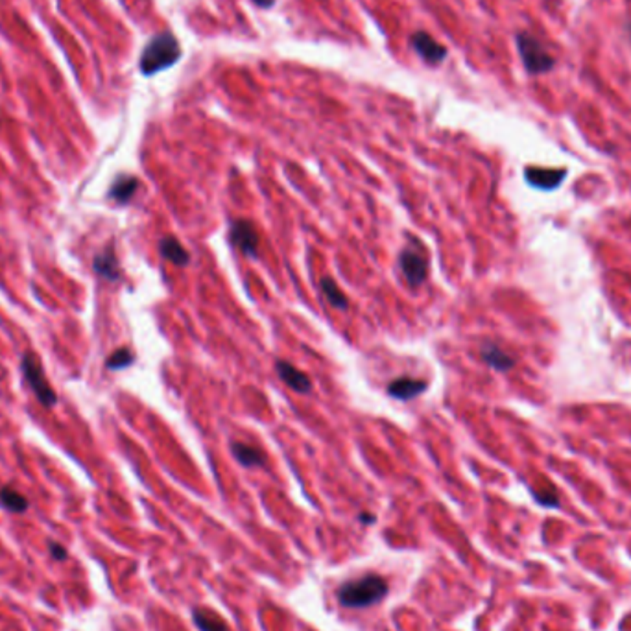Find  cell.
Segmentation results:
<instances>
[{"label":"cell","mask_w":631,"mask_h":631,"mask_svg":"<svg viewBox=\"0 0 631 631\" xmlns=\"http://www.w3.org/2000/svg\"><path fill=\"white\" fill-rule=\"evenodd\" d=\"M0 504L13 513H24L28 510V498L22 496L17 489L10 486H4L0 489Z\"/></svg>","instance_id":"cell-16"},{"label":"cell","mask_w":631,"mask_h":631,"mask_svg":"<svg viewBox=\"0 0 631 631\" xmlns=\"http://www.w3.org/2000/svg\"><path fill=\"white\" fill-rule=\"evenodd\" d=\"M360 521H364L366 524H371V523H375V517H373V515H369V513H362Z\"/></svg>","instance_id":"cell-22"},{"label":"cell","mask_w":631,"mask_h":631,"mask_svg":"<svg viewBox=\"0 0 631 631\" xmlns=\"http://www.w3.org/2000/svg\"><path fill=\"white\" fill-rule=\"evenodd\" d=\"M277 375H279L280 380H283L286 386H290L294 392H301V394L310 392V386H312V384H310V378H308L303 371H299L297 367L288 364V362L285 360L277 362Z\"/></svg>","instance_id":"cell-9"},{"label":"cell","mask_w":631,"mask_h":631,"mask_svg":"<svg viewBox=\"0 0 631 631\" xmlns=\"http://www.w3.org/2000/svg\"><path fill=\"white\" fill-rule=\"evenodd\" d=\"M410 44L412 49L417 52V56H421V60L426 61L428 65H439V63H443L445 58H447V49L437 43L430 33L426 32L412 33Z\"/></svg>","instance_id":"cell-6"},{"label":"cell","mask_w":631,"mask_h":631,"mask_svg":"<svg viewBox=\"0 0 631 631\" xmlns=\"http://www.w3.org/2000/svg\"><path fill=\"white\" fill-rule=\"evenodd\" d=\"M21 369L22 375L26 378L28 386L32 388L33 395L37 397V401L47 408H52V406L58 403V397H56L54 389L50 386V382L44 377L43 366H41V362H39V356L32 351H26L24 355H22V362H21Z\"/></svg>","instance_id":"cell-3"},{"label":"cell","mask_w":631,"mask_h":631,"mask_svg":"<svg viewBox=\"0 0 631 631\" xmlns=\"http://www.w3.org/2000/svg\"><path fill=\"white\" fill-rule=\"evenodd\" d=\"M49 548H50V554H52V557H54V560H58V561H65L67 556H69L65 548H63V546H61L60 543H56V541H50Z\"/></svg>","instance_id":"cell-20"},{"label":"cell","mask_w":631,"mask_h":631,"mask_svg":"<svg viewBox=\"0 0 631 631\" xmlns=\"http://www.w3.org/2000/svg\"><path fill=\"white\" fill-rule=\"evenodd\" d=\"M131 364H133V353L128 347H120V349H117L113 355L109 356L108 362H106V367L117 371V369H124V367L131 366Z\"/></svg>","instance_id":"cell-19"},{"label":"cell","mask_w":631,"mask_h":631,"mask_svg":"<svg viewBox=\"0 0 631 631\" xmlns=\"http://www.w3.org/2000/svg\"><path fill=\"white\" fill-rule=\"evenodd\" d=\"M482 358L486 364H489L491 367H495L498 371H506L513 366V358L510 355H506L504 351L498 349L496 346H487L482 349Z\"/></svg>","instance_id":"cell-17"},{"label":"cell","mask_w":631,"mask_h":631,"mask_svg":"<svg viewBox=\"0 0 631 631\" xmlns=\"http://www.w3.org/2000/svg\"><path fill=\"white\" fill-rule=\"evenodd\" d=\"M231 242L246 257L253 259L259 251V233L249 220H237L231 224Z\"/></svg>","instance_id":"cell-7"},{"label":"cell","mask_w":631,"mask_h":631,"mask_svg":"<svg viewBox=\"0 0 631 631\" xmlns=\"http://www.w3.org/2000/svg\"><path fill=\"white\" fill-rule=\"evenodd\" d=\"M233 456L244 467H257V465L264 464V454L248 443H233Z\"/></svg>","instance_id":"cell-15"},{"label":"cell","mask_w":631,"mask_h":631,"mask_svg":"<svg viewBox=\"0 0 631 631\" xmlns=\"http://www.w3.org/2000/svg\"><path fill=\"white\" fill-rule=\"evenodd\" d=\"M179 58H181V47L176 35L170 32L157 33L148 41L140 54V72L144 76H153L176 65Z\"/></svg>","instance_id":"cell-2"},{"label":"cell","mask_w":631,"mask_h":631,"mask_svg":"<svg viewBox=\"0 0 631 631\" xmlns=\"http://www.w3.org/2000/svg\"><path fill=\"white\" fill-rule=\"evenodd\" d=\"M321 290H323L327 301H329L333 307L338 308V310H346L347 297L344 296V292L338 288V285H336L330 277H323V279H321Z\"/></svg>","instance_id":"cell-18"},{"label":"cell","mask_w":631,"mask_h":631,"mask_svg":"<svg viewBox=\"0 0 631 631\" xmlns=\"http://www.w3.org/2000/svg\"><path fill=\"white\" fill-rule=\"evenodd\" d=\"M159 251L167 260H170L176 266H187L190 262L189 251L178 242V238L165 237L159 244Z\"/></svg>","instance_id":"cell-12"},{"label":"cell","mask_w":631,"mask_h":631,"mask_svg":"<svg viewBox=\"0 0 631 631\" xmlns=\"http://www.w3.org/2000/svg\"><path fill=\"white\" fill-rule=\"evenodd\" d=\"M137 189H139V179L133 178V176H119L109 189V198L120 203V205H124V203L131 201Z\"/></svg>","instance_id":"cell-11"},{"label":"cell","mask_w":631,"mask_h":631,"mask_svg":"<svg viewBox=\"0 0 631 631\" xmlns=\"http://www.w3.org/2000/svg\"><path fill=\"white\" fill-rule=\"evenodd\" d=\"M388 594V583L377 574H367L346 582L338 589V602L351 609L371 607Z\"/></svg>","instance_id":"cell-1"},{"label":"cell","mask_w":631,"mask_h":631,"mask_svg":"<svg viewBox=\"0 0 631 631\" xmlns=\"http://www.w3.org/2000/svg\"><path fill=\"white\" fill-rule=\"evenodd\" d=\"M92 268H94V271H96L98 276L102 277V279L109 280V283H117V280L120 279L119 259H117V253H115V249L111 244L94 257Z\"/></svg>","instance_id":"cell-8"},{"label":"cell","mask_w":631,"mask_h":631,"mask_svg":"<svg viewBox=\"0 0 631 631\" xmlns=\"http://www.w3.org/2000/svg\"><path fill=\"white\" fill-rule=\"evenodd\" d=\"M192 619L194 624L200 628V631H229L227 624L221 621V616L214 611L205 609V607H198L192 611Z\"/></svg>","instance_id":"cell-14"},{"label":"cell","mask_w":631,"mask_h":631,"mask_svg":"<svg viewBox=\"0 0 631 631\" xmlns=\"http://www.w3.org/2000/svg\"><path fill=\"white\" fill-rule=\"evenodd\" d=\"M563 176H565V172H560V170H541V168H528L526 170V179L530 181V185L539 187V189H554L560 185Z\"/></svg>","instance_id":"cell-13"},{"label":"cell","mask_w":631,"mask_h":631,"mask_svg":"<svg viewBox=\"0 0 631 631\" xmlns=\"http://www.w3.org/2000/svg\"><path fill=\"white\" fill-rule=\"evenodd\" d=\"M426 389L425 380H416V378L401 377L395 378L394 382L388 384V394L399 401H410L423 394Z\"/></svg>","instance_id":"cell-10"},{"label":"cell","mask_w":631,"mask_h":631,"mask_svg":"<svg viewBox=\"0 0 631 631\" xmlns=\"http://www.w3.org/2000/svg\"><path fill=\"white\" fill-rule=\"evenodd\" d=\"M517 44L521 58L524 61V67L528 69V72L532 74H539V72H546L554 67V61L546 50L539 44L537 39H534L528 33H519L517 35Z\"/></svg>","instance_id":"cell-4"},{"label":"cell","mask_w":631,"mask_h":631,"mask_svg":"<svg viewBox=\"0 0 631 631\" xmlns=\"http://www.w3.org/2000/svg\"><path fill=\"white\" fill-rule=\"evenodd\" d=\"M399 266L403 277L410 286H421L428 276V260L416 246H408L401 251Z\"/></svg>","instance_id":"cell-5"},{"label":"cell","mask_w":631,"mask_h":631,"mask_svg":"<svg viewBox=\"0 0 631 631\" xmlns=\"http://www.w3.org/2000/svg\"><path fill=\"white\" fill-rule=\"evenodd\" d=\"M253 2L259 8H271V6L276 4V0H253Z\"/></svg>","instance_id":"cell-21"}]
</instances>
